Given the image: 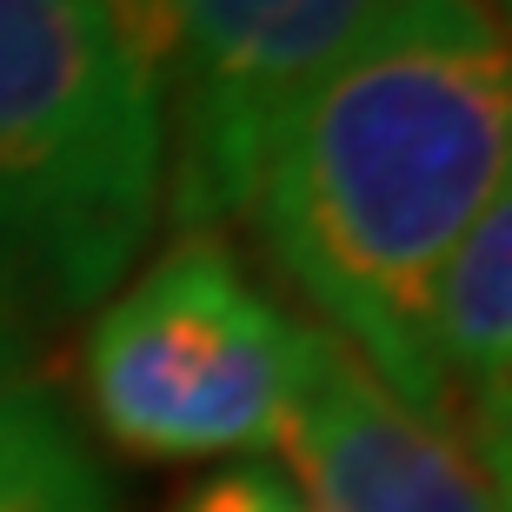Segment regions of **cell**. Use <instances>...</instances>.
Wrapping results in <instances>:
<instances>
[{"label":"cell","mask_w":512,"mask_h":512,"mask_svg":"<svg viewBox=\"0 0 512 512\" xmlns=\"http://www.w3.org/2000/svg\"><path fill=\"white\" fill-rule=\"evenodd\" d=\"M167 114V207L240 220L266 120L380 20L386 0H100Z\"/></svg>","instance_id":"obj_4"},{"label":"cell","mask_w":512,"mask_h":512,"mask_svg":"<svg viewBox=\"0 0 512 512\" xmlns=\"http://www.w3.org/2000/svg\"><path fill=\"white\" fill-rule=\"evenodd\" d=\"M173 512H306L293 479L266 473V466H227V473L200 479Z\"/></svg>","instance_id":"obj_8"},{"label":"cell","mask_w":512,"mask_h":512,"mask_svg":"<svg viewBox=\"0 0 512 512\" xmlns=\"http://www.w3.org/2000/svg\"><path fill=\"white\" fill-rule=\"evenodd\" d=\"M0 512H120L114 486L40 386H0Z\"/></svg>","instance_id":"obj_7"},{"label":"cell","mask_w":512,"mask_h":512,"mask_svg":"<svg viewBox=\"0 0 512 512\" xmlns=\"http://www.w3.org/2000/svg\"><path fill=\"white\" fill-rule=\"evenodd\" d=\"M506 160L512 54L493 0H386L253 153L240 220L260 253L426 426V300L473 220L506 200Z\"/></svg>","instance_id":"obj_1"},{"label":"cell","mask_w":512,"mask_h":512,"mask_svg":"<svg viewBox=\"0 0 512 512\" xmlns=\"http://www.w3.org/2000/svg\"><path fill=\"white\" fill-rule=\"evenodd\" d=\"M167 213V114L100 0H0V313L67 320Z\"/></svg>","instance_id":"obj_2"},{"label":"cell","mask_w":512,"mask_h":512,"mask_svg":"<svg viewBox=\"0 0 512 512\" xmlns=\"http://www.w3.org/2000/svg\"><path fill=\"white\" fill-rule=\"evenodd\" d=\"M426 366L439 386V433L506 486L512 433V213L506 200L473 220V233L439 266L426 300Z\"/></svg>","instance_id":"obj_6"},{"label":"cell","mask_w":512,"mask_h":512,"mask_svg":"<svg viewBox=\"0 0 512 512\" xmlns=\"http://www.w3.org/2000/svg\"><path fill=\"white\" fill-rule=\"evenodd\" d=\"M293 313L220 233H180L100 306L80 380L100 433L133 459H220L280 433Z\"/></svg>","instance_id":"obj_3"},{"label":"cell","mask_w":512,"mask_h":512,"mask_svg":"<svg viewBox=\"0 0 512 512\" xmlns=\"http://www.w3.org/2000/svg\"><path fill=\"white\" fill-rule=\"evenodd\" d=\"M493 7H499V0H493Z\"/></svg>","instance_id":"obj_10"},{"label":"cell","mask_w":512,"mask_h":512,"mask_svg":"<svg viewBox=\"0 0 512 512\" xmlns=\"http://www.w3.org/2000/svg\"><path fill=\"white\" fill-rule=\"evenodd\" d=\"M20 353H27V340H20V326L7 320V313H0V386H7V380L20 373Z\"/></svg>","instance_id":"obj_9"},{"label":"cell","mask_w":512,"mask_h":512,"mask_svg":"<svg viewBox=\"0 0 512 512\" xmlns=\"http://www.w3.org/2000/svg\"><path fill=\"white\" fill-rule=\"evenodd\" d=\"M280 453L306 512H506V486L413 419L313 320H293Z\"/></svg>","instance_id":"obj_5"}]
</instances>
